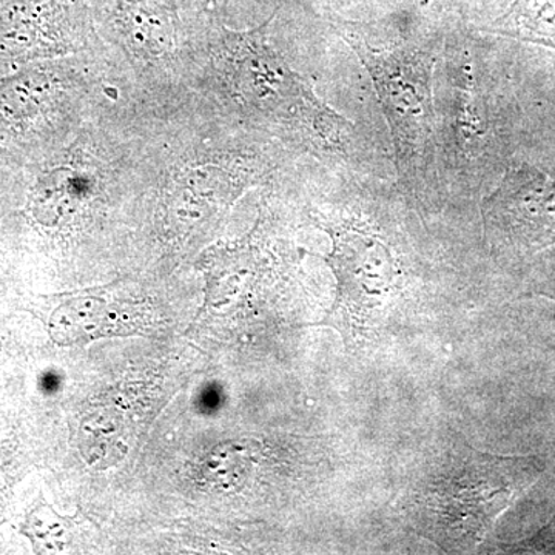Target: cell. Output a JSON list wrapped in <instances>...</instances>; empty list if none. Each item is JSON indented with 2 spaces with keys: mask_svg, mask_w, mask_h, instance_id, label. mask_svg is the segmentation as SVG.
Returning <instances> with one entry per match:
<instances>
[{
  "mask_svg": "<svg viewBox=\"0 0 555 555\" xmlns=\"http://www.w3.org/2000/svg\"><path fill=\"white\" fill-rule=\"evenodd\" d=\"M222 30L215 69L233 108L248 126L308 153L321 166L371 173V152L350 122L288 65L270 43L269 25Z\"/></svg>",
  "mask_w": 555,
  "mask_h": 555,
  "instance_id": "obj_1",
  "label": "cell"
},
{
  "mask_svg": "<svg viewBox=\"0 0 555 555\" xmlns=\"http://www.w3.org/2000/svg\"><path fill=\"white\" fill-rule=\"evenodd\" d=\"M509 150L491 57L480 31L447 28L434 72L436 198H483L513 163Z\"/></svg>",
  "mask_w": 555,
  "mask_h": 555,
  "instance_id": "obj_2",
  "label": "cell"
},
{
  "mask_svg": "<svg viewBox=\"0 0 555 555\" xmlns=\"http://www.w3.org/2000/svg\"><path fill=\"white\" fill-rule=\"evenodd\" d=\"M447 28L382 38L366 25L343 21L338 33L374 86L392 142L397 184L409 199L436 198L433 178L434 72Z\"/></svg>",
  "mask_w": 555,
  "mask_h": 555,
  "instance_id": "obj_3",
  "label": "cell"
},
{
  "mask_svg": "<svg viewBox=\"0 0 555 555\" xmlns=\"http://www.w3.org/2000/svg\"><path fill=\"white\" fill-rule=\"evenodd\" d=\"M535 456H452L416 495L423 532L449 550L477 546L496 517L542 476Z\"/></svg>",
  "mask_w": 555,
  "mask_h": 555,
  "instance_id": "obj_4",
  "label": "cell"
},
{
  "mask_svg": "<svg viewBox=\"0 0 555 555\" xmlns=\"http://www.w3.org/2000/svg\"><path fill=\"white\" fill-rule=\"evenodd\" d=\"M480 201L486 246L496 261H526L555 246V179L539 167L513 160Z\"/></svg>",
  "mask_w": 555,
  "mask_h": 555,
  "instance_id": "obj_5",
  "label": "cell"
},
{
  "mask_svg": "<svg viewBox=\"0 0 555 555\" xmlns=\"http://www.w3.org/2000/svg\"><path fill=\"white\" fill-rule=\"evenodd\" d=\"M137 308L100 298H76L54 310L50 320L51 338L57 345H75L94 338L137 334L141 326Z\"/></svg>",
  "mask_w": 555,
  "mask_h": 555,
  "instance_id": "obj_6",
  "label": "cell"
},
{
  "mask_svg": "<svg viewBox=\"0 0 555 555\" xmlns=\"http://www.w3.org/2000/svg\"><path fill=\"white\" fill-rule=\"evenodd\" d=\"M109 20L131 50L158 56L173 49L177 11L171 0H108Z\"/></svg>",
  "mask_w": 555,
  "mask_h": 555,
  "instance_id": "obj_7",
  "label": "cell"
},
{
  "mask_svg": "<svg viewBox=\"0 0 555 555\" xmlns=\"http://www.w3.org/2000/svg\"><path fill=\"white\" fill-rule=\"evenodd\" d=\"M478 30L555 51V0H518L509 14Z\"/></svg>",
  "mask_w": 555,
  "mask_h": 555,
  "instance_id": "obj_8",
  "label": "cell"
},
{
  "mask_svg": "<svg viewBox=\"0 0 555 555\" xmlns=\"http://www.w3.org/2000/svg\"><path fill=\"white\" fill-rule=\"evenodd\" d=\"M49 96V87L42 76L17 75L0 80V120L20 126L30 120Z\"/></svg>",
  "mask_w": 555,
  "mask_h": 555,
  "instance_id": "obj_9",
  "label": "cell"
}]
</instances>
